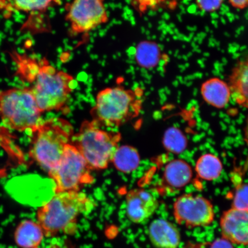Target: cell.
Segmentation results:
<instances>
[{
  "label": "cell",
  "instance_id": "obj_1",
  "mask_svg": "<svg viewBox=\"0 0 248 248\" xmlns=\"http://www.w3.org/2000/svg\"><path fill=\"white\" fill-rule=\"evenodd\" d=\"M16 60L18 75L30 85L42 113L60 110L66 106L77 85L73 76L58 70L46 60L38 62L18 55Z\"/></svg>",
  "mask_w": 248,
  "mask_h": 248
},
{
  "label": "cell",
  "instance_id": "obj_2",
  "mask_svg": "<svg viewBox=\"0 0 248 248\" xmlns=\"http://www.w3.org/2000/svg\"><path fill=\"white\" fill-rule=\"evenodd\" d=\"M95 206L94 202L81 191L60 192L39 207L37 219L46 237L73 235L79 217L89 215Z\"/></svg>",
  "mask_w": 248,
  "mask_h": 248
},
{
  "label": "cell",
  "instance_id": "obj_3",
  "mask_svg": "<svg viewBox=\"0 0 248 248\" xmlns=\"http://www.w3.org/2000/svg\"><path fill=\"white\" fill-rule=\"evenodd\" d=\"M73 135V127L67 120L57 117L43 120L31 132L29 152L31 159L48 172L60 161Z\"/></svg>",
  "mask_w": 248,
  "mask_h": 248
},
{
  "label": "cell",
  "instance_id": "obj_4",
  "mask_svg": "<svg viewBox=\"0 0 248 248\" xmlns=\"http://www.w3.org/2000/svg\"><path fill=\"white\" fill-rule=\"evenodd\" d=\"M142 94L140 88L133 90L121 86L101 90L92 110L93 120L108 128L124 125L139 115Z\"/></svg>",
  "mask_w": 248,
  "mask_h": 248
},
{
  "label": "cell",
  "instance_id": "obj_5",
  "mask_svg": "<svg viewBox=\"0 0 248 248\" xmlns=\"http://www.w3.org/2000/svg\"><path fill=\"white\" fill-rule=\"evenodd\" d=\"M101 127L94 120L85 121L71 141L92 170L108 168L122 140L120 133L107 131Z\"/></svg>",
  "mask_w": 248,
  "mask_h": 248
},
{
  "label": "cell",
  "instance_id": "obj_6",
  "mask_svg": "<svg viewBox=\"0 0 248 248\" xmlns=\"http://www.w3.org/2000/svg\"><path fill=\"white\" fill-rule=\"evenodd\" d=\"M29 87L0 91V120L14 131L31 133L43 122Z\"/></svg>",
  "mask_w": 248,
  "mask_h": 248
},
{
  "label": "cell",
  "instance_id": "obj_7",
  "mask_svg": "<svg viewBox=\"0 0 248 248\" xmlns=\"http://www.w3.org/2000/svg\"><path fill=\"white\" fill-rule=\"evenodd\" d=\"M92 170L79 151L70 143L65 147L60 161L48 173L54 182L55 193H57L80 191L86 186L92 185L94 182Z\"/></svg>",
  "mask_w": 248,
  "mask_h": 248
},
{
  "label": "cell",
  "instance_id": "obj_8",
  "mask_svg": "<svg viewBox=\"0 0 248 248\" xmlns=\"http://www.w3.org/2000/svg\"><path fill=\"white\" fill-rule=\"evenodd\" d=\"M65 9V20L73 35L91 32L109 20L105 0H73Z\"/></svg>",
  "mask_w": 248,
  "mask_h": 248
},
{
  "label": "cell",
  "instance_id": "obj_9",
  "mask_svg": "<svg viewBox=\"0 0 248 248\" xmlns=\"http://www.w3.org/2000/svg\"><path fill=\"white\" fill-rule=\"evenodd\" d=\"M173 214L176 223L187 228L206 227L212 224L215 217L213 204L208 199L191 194L176 200Z\"/></svg>",
  "mask_w": 248,
  "mask_h": 248
},
{
  "label": "cell",
  "instance_id": "obj_10",
  "mask_svg": "<svg viewBox=\"0 0 248 248\" xmlns=\"http://www.w3.org/2000/svg\"><path fill=\"white\" fill-rule=\"evenodd\" d=\"M157 198L143 188L130 190L126 196V213L128 219L135 224L147 221L159 207Z\"/></svg>",
  "mask_w": 248,
  "mask_h": 248
},
{
  "label": "cell",
  "instance_id": "obj_11",
  "mask_svg": "<svg viewBox=\"0 0 248 248\" xmlns=\"http://www.w3.org/2000/svg\"><path fill=\"white\" fill-rule=\"evenodd\" d=\"M219 225L222 238L232 244L248 246V210L232 207L223 213Z\"/></svg>",
  "mask_w": 248,
  "mask_h": 248
},
{
  "label": "cell",
  "instance_id": "obj_12",
  "mask_svg": "<svg viewBox=\"0 0 248 248\" xmlns=\"http://www.w3.org/2000/svg\"><path fill=\"white\" fill-rule=\"evenodd\" d=\"M148 236L156 248H178L181 241V232L176 226L162 218L151 223Z\"/></svg>",
  "mask_w": 248,
  "mask_h": 248
},
{
  "label": "cell",
  "instance_id": "obj_13",
  "mask_svg": "<svg viewBox=\"0 0 248 248\" xmlns=\"http://www.w3.org/2000/svg\"><path fill=\"white\" fill-rule=\"evenodd\" d=\"M193 170L188 163L181 159L170 161L164 169L162 184L170 193L182 190L193 178Z\"/></svg>",
  "mask_w": 248,
  "mask_h": 248
},
{
  "label": "cell",
  "instance_id": "obj_14",
  "mask_svg": "<svg viewBox=\"0 0 248 248\" xmlns=\"http://www.w3.org/2000/svg\"><path fill=\"white\" fill-rule=\"evenodd\" d=\"M228 85L232 100L240 107L248 108V57L235 64Z\"/></svg>",
  "mask_w": 248,
  "mask_h": 248
},
{
  "label": "cell",
  "instance_id": "obj_15",
  "mask_svg": "<svg viewBox=\"0 0 248 248\" xmlns=\"http://www.w3.org/2000/svg\"><path fill=\"white\" fill-rule=\"evenodd\" d=\"M201 93L204 101L218 108L225 107L231 98L228 83L218 77L211 78L204 81L201 85Z\"/></svg>",
  "mask_w": 248,
  "mask_h": 248
},
{
  "label": "cell",
  "instance_id": "obj_16",
  "mask_svg": "<svg viewBox=\"0 0 248 248\" xmlns=\"http://www.w3.org/2000/svg\"><path fill=\"white\" fill-rule=\"evenodd\" d=\"M44 232L38 222L26 219L21 221L15 232L16 244L20 248L38 247L44 238Z\"/></svg>",
  "mask_w": 248,
  "mask_h": 248
},
{
  "label": "cell",
  "instance_id": "obj_17",
  "mask_svg": "<svg viewBox=\"0 0 248 248\" xmlns=\"http://www.w3.org/2000/svg\"><path fill=\"white\" fill-rule=\"evenodd\" d=\"M161 49L156 43L143 41L136 46L135 60L139 66L144 69H152L159 63Z\"/></svg>",
  "mask_w": 248,
  "mask_h": 248
},
{
  "label": "cell",
  "instance_id": "obj_18",
  "mask_svg": "<svg viewBox=\"0 0 248 248\" xmlns=\"http://www.w3.org/2000/svg\"><path fill=\"white\" fill-rule=\"evenodd\" d=\"M223 169L221 160L212 154L203 155L199 157L195 164V171L202 179L212 181L218 179Z\"/></svg>",
  "mask_w": 248,
  "mask_h": 248
},
{
  "label": "cell",
  "instance_id": "obj_19",
  "mask_svg": "<svg viewBox=\"0 0 248 248\" xmlns=\"http://www.w3.org/2000/svg\"><path fill=\"white\" fill-rule=\"evenodd\" d=\"M140 157L137 150L130 146L118 148L112 162L117 170L121 172L130 173L137 169Z\"/></svg>",
  "mask_w": 248,
  "mask_h": 248
},
{
  "label": "cell",
  "instance_id": "obj_20",
  "mask_svg": "<svg viewBox=\"0 0 248 248\" xmlns=\"http://www.w3.org/2000/svg\"><path fill=\"white\" fill-rule=\"evenodd\" d=\"M129 2L140 15L161 9L175 10L179 4V0H129Z\"/></svg>",
  "mask_w": 248,
  "mask_h": 248
},
{
  "label": "cell",
  "instance_id": "obj_21",
  "mask_svg": "<svg viewBox=\"0 0 248 248\" xmlns=\"http://www.w3.org/2000/svg\"><path fill=\"white\" fill-rule=\"evenodd\" d=\"M62 0H14L15 9L26 13L45 12L62 5Z\"/></svg>",
  "mask_w": 248,
  "mask_h": 248
},
{
  "label": "cell",
  "instance_id": "obj_22",
  "mask_svg": "<svg viewBox=\"0 0 248 248\" xmlns=\"http://www.w3.org/2000/svg\"><path fill=\"white\" fill-rule=\"evenodd\" d=\"M164 147L170 153L180 154L187 145V139L179 129L170 128L167 130L163 138Z\"/></svg>",
  "mask_w": 248,
  "mask_h": 248
},
{
  "label": "cell",
  "instance_id": "obj_23",
  "mask_svg": "<svg viewBox=\"0 0 248 248\" xmlns=\"http://www.w3.org/2000/svg\"><path fill=\"white\" fill-rule=\"evenodd\" d=\"M232 207L248 210V184H240L237 186L232 198Z\"/></svg>",
  "mask_w": 248,
  "mask_h": 248
},
{
  "label": "cell",
  "instance_id": "obj_24",
  "mask_svg": "<svg viewBox=\"0 0 248 248\" xmlns=\"http://www.w3.org/2000/svg\"><path fill=\"white\" fill-rule=\"evenodd\" d=\"M224 0H195L198 9L204 12H216L221 8Z\"/></svg>",
  "mask_w": 248,
  "mask_h": 248
},
{
  "label": "cell",
  "instance_id": "obj_25",
  "mask_svg": "<svg viewBox=\"0 0 248 248\" xmlns=\"http://www.w3.org/2000/svg\"><path fill=\"white\" fill-rule=\"evenodd\" d=\"M210 248H234L230 242L224 238H218L212 243Z\"/></svg>",
  "mask_w": 248,
  "mask_h": 248
},
{
  "label": "cell",
  "instance_id": "obj_26",
  "mask_svg": "<svg viewBox=\"0 0 248 248\" xmlns=\"http://www.w3.org/2000/svg\"><path fill=\"white\" fill-rule=\"evenodd\" d=\"M232 7L238 9H244L248 7V0H228Z\"/></svg>",
  "mask_w": 248,
  "mask_h": 248
},
{
  "label": "cell",
  "instance_id": "obj_27",
  "mask_svg": "<svg viewBox=\"0 0 248 248\" xmlns=\"http://www.w3.org/2000/svg\"><path fill=\"white\" fill-rule=\"evenodd\" d=\"M244 140L248 147V117L246 122V126L244 129Z\"/></svg>",
  "mask_w": 248,
  "mask_h": 248
}]
</instances>
